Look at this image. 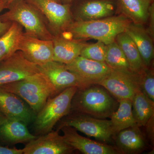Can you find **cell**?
I'll use <instances>...</instances> for the list:
<instances>
[{
  "label": "cell",
  "instance_id": "cell-1",
  "mask_svg": "<svg viewBox=\"0 0 154 154\" xmlns=\"http://www.w3.org/2000/svg\"><path fill=\"white\" fill-rule=\"evenodd\" d=\"M131 22L121 14L97 20L73 22L61 36L76 39H96L107 45L115 41L119 34L125 32Z\"/></svg>",
  "mask_w": 154,
  "mask_h": 154
},
{
  "label": "cell",
  "instance_id": "cell-2",
  "mask_svg": "<svg viewBox=\"0 0 154 154\" xmlns=\"http://www.w3.org/2000/svg\"><path fill=\"white\" fill-rule=\"evenodd\" d=\"M92 85L78 89L72 99L71 111L102 119L110 118L117 110L118 102L105 88Z\"/></svg>",
  "mask_w": 154,
  "mask_h": 154
},
{
  "label": "cell",
  "instance_id": "cell-3",
  "mask_svg": "<svg viewBox=\"0 0 154 154\" xmlns=\"http://www.w3.org/2000/svg\"><path fill=\"white\" fill-rule=\"evenodd\" d=\"M0 88L19 96L36 113L50 97L56 95L47 77L40 72L21 81L3 85Z\"/></svg>",
  "mask_w": 154,
  "mask_h": 154
},
{
  "label": "cell",
  "instance_id": "cell-4",
  "mask_svg": "<svg viewBox=\"0 0 154 154\" xmlns=\"http://www.w3.org/2000/svg\"><path fill=\"white\" fill-rule=\"evenodd\" d=\"M8 9V12L0 15L2 22H17L25 28V33L33 37L44 40L53 39L41 14L25 0H14L9 3Z\"/></svg>",
  "mask_w": 154,
  "mask_h": 154
},
{
  "label": "cell",
  "instance_id": "cell-5",
  "mask_svg": "<svg viewBox=\"0 0 154 154\" xmlns=\"http://www.w3.org/2000/svg\"><path fill=\"white\" fill-rule=\"evenodd\" d=\"M78 89L75 87L66 88L54 97L48 99L36 113L33 122V130L36 134L50 132L60 120L70 113L72 99Z\"/></svg>",
  "mask_w": 154,
  "mask_h": 154
},
{
  "label": "cell",
  "instance_id": "cell-6",
  "mask_svg": "<svg viewBox=\"0 0 154 154\" xmlns=\"http://www.w3.org/2000/svg\"><path fill=\"white\" fill-rule=\"evenodd\" d=\"M43 17L50 32L54 37L61 36L74 22L70 4L52 0H25Z\"/></svg>",
  "mask_w": 154,
  "mask_h": 154
},
{
  "label": "cell",
  "instance_id": "cell-7",
  "mask_svg": "<svg viewBox=\"0 0 154 154\" xmlns=\"http://www.w3.org/2000/svg\"><path fill=\"white\" fill-rule=\"evenodd\" d=\"M57 130L64 126L73 127L77 130L96 139L108 142L113 136L110 120L95 118L87 114L74 112L69 113L57 123Z\"/></svg>",
  "mask_w": 154,
  "mask_h": 154
},
{
  "label": "cell",
  "instance_id": "cell-8",
  "mask_svg": "<svg viewBox=\"0 0 154 154\" xmlns=\"http://www.w3.org/2000/svg\"><path fill=\"white\" fill-rule=\"evenodd\" d=\"M71 11L74 22H85L117 15L116 0H72Z\"/></svg>",
  "mask_w": 154,
  "mask_h": 154
},
{
  "label": "cell",
  "instance_id": "cell-9",
  "mask_svg": "<svg viewBox=\"0 0 154 154\" xmlns=\"http://www.w3.org/2000/svg\"><path fill=\"white\" fill-rule=\"evenodd\" d=\"M39 72L38 66L17 51L0 62V86L27 79Z\"/></svg>",
  "mask_w": 154,
  "mask_h": 154
},
{
  "label": "cell",
  "instance_id": "cell-10",
  "mask_svg": "<svg viewBox=\"0 0 154 154\" xmlns=\"http://www.w3.org/2000/svg\"><path fill=\"white\" fill-rule=\"evenodd\" d=\"M38 66L39 72L49 80L56 95L70 87L82 89L92 85L76 74L67 69L65 64L53 60Z\"/></svg>",
  "mask_w": 154,
  "mask_h": 154
},
{
  "label": "cell",
  "instance_id": "cell-11",
  "mask_svg": "<svg viewBox=\"0 0 154 154\" xmlns=\"http://www.w3.org/2000/svg\"><path fill=\"white\" fill-rule=\"evenodd\" d=\"M140 75L112 69L110 74L96 85L105 88L119 100H131L136 92L140 89Z\"/></svg>",
  "mask_w": 154,
  "mask_h": 154
},
{
  "label": "cell",
  "instance_id": "cell-12",
  "mask_svg": "<svg viewBox=\"0 0 154 154\" xmlns=\"http://www.w3.org/2000/svg\"><path fill=\"white\" fill-rule=\"evenodd\" d=\"M22 150L24 154H69L75 150L58 130L37 137L26 144Z\"/></svg>",
  "mask_w": 154,
  "mask_h": 154
},
{
  "label": "cell",
  "instance_id": "cell-13",
  "mask_svg": "<svg viewBox=\"0 0 154 154\" xmlns=\"http://www.w3.org/2000/svg\"><path fill=\"white\" fill-rule=\"evenodd\" d=\"M25 57L37 66L53 60V43L52 40H44L23 33L18 45Z\"/></svg>",
  "mask_w": 154,
  "mask_h": 154
},
{
  "label": "cell",
  "instance_id": "cell-14",
  "mask_svg": "<svg viewBox=\"0 0 154 154\" xmlns=\"http://www.w3.org/2000/svg\"><path fill=\"white\" fill-rule=\"evenodd\" d=\"M0 112L8 119L22 121L27 125L33 123L36 115L19 96L1 88Z\"/></svg>",
  "mask_w": 154,
  "mask_h": 154
},
{
  "label": "cell",
  "instance_id": "cell-15",
  "mask_svg": "<svg viewBox=\"0 0 154 154\" xmlns=\"http://www.w3.org/2000/svg\"><path fill=\"white\" fill-rule=\"evenodd\" d=\"M65 66L69 70L92 85H96L112 71V69L105 62L91 60L81 56Z\"/></svg>",
  "mask_w": 154,
  "mask_h": 154
},
{
  "label": "cell",
  "instance_id": "cell-16",
  "mask_svg": "<svg viewBox=\"0 0 154 154\" xmlns=\"http://www.w3.org/2000/svg\"><path fill=\"white\" fill-rule=\"evenodd\" d=\"M66 141L74 149L85 154H119L115 147L104 143L98 142L80 135L76 129L69 126L61 128Z\"/></svg>",
  "mask_w": 154,
  "mask_h": 154
},
{
  "label": "cell",
  "instance_id": "cell-17",
  "mask_svg": "<svg viewBox=\"0 0 154 154\" xmlns=\"http://www.w3.org/2000/svg\"><path fill=\"white\" fill-rule=\"evenodd\" d=\"M125 32L136 45L146 67L154 66V39L149 34L144 25L131 22L127 26Z\"/></svg>",
  "mask_w": 154,
  "mask_h": 154
},
{
  "label": "cell",
  "instance_id": "cell-18",
  "mask_svg": "<svg viewBox=\"0 0 154 154\" xmlns=\"http://www.w3.org/2000/svg\"><path fill=\"white\" fill-rule=\"evenodd\" d=\"M87 41L62 36L54 37L53 60L65 64L70 63L80 56L83 48L89 43Z\"/></svg>",
  "mask_w": 154,
  "mask_h": 154
},
{
  "label": "cell",
  "instance_id": "cell-19",
  "mask_svg": "<svg viewBox=\"0 0 154 154\" xmlns=\"http://www.w3.org/2000/svg\"><path fill=\"white\" fill-rule=\"evenodd\" d=\"M115 136V148L119 154H138L147 148L144 136L138 126L122 130Z\"/></svg>",
  "mask_w": 154,
  "mask_h": 154
},
{
  "label": "cell",
  "instance_id": "cell-20",
  "mask_svg": "<svg viewBox=\"0 0 154 154\" xmlns=\"http://www.w3.org/2000/svg\"><path fill=\"white\" fill-rule=\"evenodd\" d=\"M117 15L121 14L135 24L146 25L149 10L154 0H116Z\"/></svg>",
  "mask_w": 154,
  "mask_h": 154
},
{
  "label": "cell",
  "instance_id": "cell-21",
  "mask_svg": "<svg viewBox=\"0 0 154 154\" xmlns=\"http://www.w3.org/2000/svg\"><path fill=\"white\" fill-rule=\"evenodd\" d=\"M37 136L30 133L22 121L8 119L0 126V139L10 144L28 143Z\"/></svg>",
  "mask_w": 154,
  "mask_h": 154
},
{
  "label": "cell",
  "instance_id": "cell-22",
  "mask_svg": "<svg viewBox=\"0 0 154 154\" xmlns=\"http://www.w3.org/2000/svg\"><path fill=\"white\" fill-rule=\"evenodd\" d=\"M115 41L124 53L133 72L140 75L148 68L144 65L134 42L125 32L119 34L116 38Z\"/></svg>",
  "mask_w": 154,
  "mask_h": 154
},
{
  "label": "cell",
  "instance_id": "cell-23",
  "mask_svg": "<svg viewBox=\"0 0 154 154\" xmlns=\"http://www.w3.org/2000/svg\"><path fill=\"white\" fill-rule=\"evenodd\" d=\"M118 101V108L110 117L114 137L122 130L137 126L133 114L131 100L125 99Z\"/></svg>",
  "mask_w": 154,
  "mask_h": 154
},
{
  "label": "cell",
  "instance_id": "cell-24",
  "mask_svg": "<svg viewBox=\"0 0 154 154\" xmlns=\"http://www.w3.org/2000/svg\"><path fill=\"white\" fill-rule=\"evenodd\" d=\"M133 114L139 127L144 126L154 115V102H152L139 89L132 100Z\"/></svg>",
  "mask_w": 154,
  "mask_h": 154
},
{
  "label": "cell",
  "instance_id": "cell-25",
  "mask_svg": "<svg viewBox=\"0 0 154 154\" xmlns=\"http://www.w3.org/2000/svg\"><path fill=\"white\" fill-rule=\"evenodd\" d=\"M23 33V27L14 22L8 30L0 36V62L18 51L19 40Z\"/></svg>",
  "mask_w": 154,
  "mask_h": 154
},
{
  "label": "cell",
  "instance_id": "cell-26",
  "mask_svg": "<svg viewBox=\"0 0 154 154\" xmlns=\"http://www.w3.org/2000/svg\"><path fill=\"white\" fill-rule=\"evenodd\" d=\"M105 63L112 70L136 74L131 69L124 53L115 41L107 45Z\"/></svg>",
  "mask_w": 154,
  "mask_h": 154
},
{
  "label": "cell",
  "instance_id": "cell-27",
  "mask_svg": "<svg viewBox=\"0 0 154 154\" xmlns=\"http://www.w3.org/2000/svg\"><path fill=\"white\" fill-rule=\"evenodd\" d=\"M107 45L101 41L95 43H88L83 48L80 56L96 61L105 62Z\"/></svg>",
  "mask_w": 154,
  "mask_h": 154
},
{
  "label": "cell",
  "instance_id": "cell-28",
  "mask_svg": "<svg viewBox=\"0 0 154 154\" xmlns=\"http://www.w3.org/2000/svg\"><path fill=\"white\" fill-rule=\"evenodd\" d=\"M139 85L141 91L152 102H154V66L146 69L140 75Z\"/></svg>",
  "mask_w": 154,
  "mask_h": 154
},
{
  "label": "cell",
  "instance_id": "cell-29",
  "mask_svg": "<svg viewBox=\"0 0 154 154\" xmlns=\"http://www.w3.org/2000/svg\"><path fill=\"white\" fill-rule=\"evenodd\" d=\"M146 25L147 31L152 38L154 39V2L152 3L149 10L147 22Z\"/></svg>",
  "mask_w": 154,
  "mask_h": 154
},
{
  "label": "cell",
  "instance_id": "cell-30",
  "mask_svg": "<svg viewBox=\"0 0 154 154\" xmlns=\"http://www.w3.org/2000/svg\"><path fill=\"white\" fill-rule=\"evenodd\" d=\"M8 3L6 1L0 0V13L5 9H8ZM11 24L12 23L11 22H4L0 20V36L2 35L8 30Z\"/></svg>",
  "mask_w": 154,
  "mask_h": 154
},
{
  "label": "cell",
  "instance_id": "cell-31",
  "mask_svg": "<svg viewBox=\"0 0 154 154\" xmlns=\"http://www.w3.org/2000/svg\"><path fill=\"white\" fill-rule=\"evenodd\" d=\"M154 116L150 119L144 126L146 127V131L149 139L154 145Z\"/></svg>",
  "mask_w": 154,
  "mask_h": 154
},
{
  "label": "cell",
  "instance_id": "cell-32",
  "mask_svg": "<svg viewBox=\"0 0 154 154\" xmlns=\"http://www.w3.org/2000/svg\"><path fill=\"white\" fill-rule=\"evenodd\" d=\"M22 149H18L16 147L9 148L8 147L0 146V154H23Z\"/></svg>",
  "mask_w": 154,
  "mask_h": 154
},
{
  "label": "cell",
  "instance_id": "cell-33",
  "mask_svg": "<svg viewBox=\"0 0 154 154\" xmlns=\"http://www.w3.org/2000/svg\"><path fill=\"white\" fill-rule=\"evenodd\" d=\"M8 119L0 112V126H1L3 123H5Z\"/></svg>",
  "mask_w": 154,
  "mask_h": 154
},
{
  "label": "cell",
  "instance_id": "cell-34",
  "mask_svg": "<svg viewBox=\"0 0 154 154\" xmlns=\"http://www.w3.org/2000/svg\"><path fill=\"white\" fill-rule=\"evenodd\" d=\"M72 0H60L61 4H70Z\"/></svg>",
  "mask_w": 154,
  "mask_h": 154
},
{
  "label": "cell",
  "instance_id": "cell-35",
  "mask_svg": "<svg viewBox=\"0 0 154 154\" xmlns=\"http://www.w3.org/2000/svg\"><path fill=\"white\" fill-rule=\"evenodd\" d=\"M3 1H6V2H8V4H9V3H11V2L14 1V0H3Z\"/></svg>",
  "mask_w": 154,
  "mask_h": 154
},
{
  "label": "cell",
  "instance_id": "cell-36",
  "mask_svg": "<svg viewBox=\"0 0 154 154\" xmlns=\"http://www.w3.org/2000/svg\"><path fill=\"white\" fill-rule=\"evenodd\" d=\"M52 1H54V2H56L61 3L60 0H52Z\"/></svg>",
  "mask_w": 154,
  "mask_h": 154
}]
</instances>
